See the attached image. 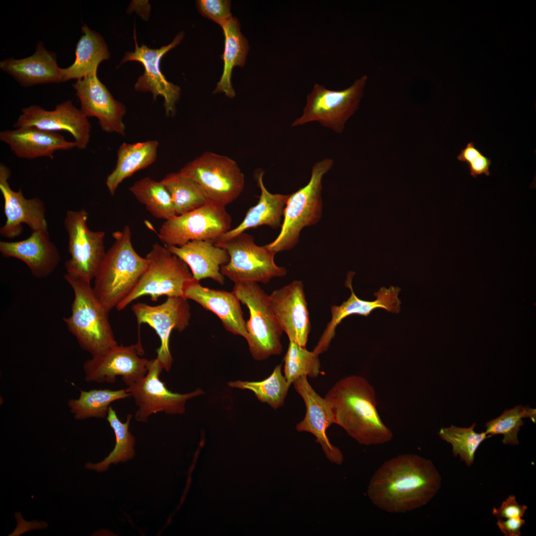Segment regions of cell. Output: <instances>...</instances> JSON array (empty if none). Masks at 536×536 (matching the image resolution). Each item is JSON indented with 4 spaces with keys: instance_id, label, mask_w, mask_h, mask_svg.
Listing matches in <instances>:
<instances>
[{
    "instance_id": "8",
    "label": "cell",
    "mask_w": 536,
    "mask_h": 536,
    "mask_svg": "<svg viewBox=\"0 0 536 536\" xmlns=\"http://www.w3.org/2000/svg\"><path fill=\"white\" fill-rule=\"evenodd\" d=\"M214 244L228 252L230 260L221 267L220 272L234 283L242 281L267 283L274 277L286 274V269L274 262L276 253L266 245H257L253 237L245 232Z\"/></svg>"
},
{
    "instance_id": "38",
    "label": "cell",
    "mask_w": 536,
    "mask_h": 536,
    "mask_svg": "<svg viewBox=\"0 0 536 536\" xmlns=\"http://www.w3.org/2000/svg\"><path fill=\"white\" fill-rule=\"evenodd\" d=\"M529 418L534 423L536 421V410L529 406L517 405L505 410L498 417L487 422L485 425V432L491 437L503 435L502 443L506 445L519 444L518 433L524 424L523 418Z\"/></svg>"
},
{
    "instance_id": "29",
    "label": "cell",
    "mask_w": 536,
    "mask_h": 536,
    "mask_svg": "<svg viewBox=\"0 0 536 536\" xmlns=\"http://www.w3.org/2000/svg\"><path fill=\"white\" fill-rule=\"evenodd\" d=\"M158 146L156 140L134 143L124 142L120 146L116 166L106 180L107 189L112 196L114 195L125 179L155 161Z\"/></svg>"
},
{
    "instance_id": "2",
    "label": "cell",
    "mask_w": 536,
    "mask_h": 536,
    "mask_svg": "<svg viewBox=\"0 0 536 536\" xmlns=\"http://www.w3.org/2000/svg\"><path fill=\"white\" fill-rule=\"evenodd\" d=\"M325 398L332 410L335 424L359 444H382L392 439L391 430L377 411L375 390L364 377L351 375L339 380Z\"/></svg>"
},
{
    "instance_id": "10",
    "label": "cell",
    "mask_w": 536,
    "mask_h": 536,
    "mask_svg": "<svg viewBox=\"0 0 536 536\" xmlns=\"http://www.w3.org/2000/svg\"><path fill=\"white\" fill-rule=\"evenodd\" d=\"M367 76L357 79L348 88L335 91L315 84L307 96L302 115L292 124L295 127L317 121L337 133L342 132L347 120L358 109Z\"/></svg>"
},
{
    "instance_id": "39",
    "label": "cell",
    "mask_w": 536,
    "mask_h": 536,
    "mask_svg": "<svg viewBox=\"0 0 536 536\" xmlns=\"http://www.w3.org/2000/svg\"><path fill=\"white\" fill-rule=\"evenodd\" d=\"M318 355L308 350L297 343L289 341L284 357V377L288 383L293 382L301 376L316 378L320 371Z\"/></svg>"
},
{
    "instance_id": "25",
    "label": "cell",
    "mask_w": 536,
    "mask_h": 536,
    "mask_svg": "<svg viewBox=\"0 0 536 536\" xmlns=\"http://www.w3.org/2000/svg\"><path fill=\"white\" fill-rule=\"evenodd\" d=\"M184 296L215 314L226 330L246 338V322L243 317L240 301L232 291L203 287L194 278L185 288Z\"/></svg>"
},
{
    "instance_id": "20",
    "label": "cell",
    "mask_w": 536,
    "mask_h": 536,
    "mask_svg": "<svg viewBox=\"0 0 536 536\" xmlns=\"http://www.w3.org/2000/svg\"><path fill=\"white\" fill-rule=\"evenodd\" d=\"M278 321L289 340L306 347L311 323L303 283L295 280L269 295Z\"/></svg>"
},
{
    "instance_id": "37",
    "label": "cell",
    "mask_w": 536,
    "mask_h": 536,
    "mask_svg": "<svg viewBox=\"0 0 536 536\" xmlns=\"http://www.w3.org/2000/svg\"><path fill=\"white\" fill-rule=\"evenodd\" d=\"M475 423L469 427H460L451 425L441 428L438 435L452 446L453 455L459 456L468 467L471 466L474 460L476 450L481 443L491 437L485 432L477 433L474 431Z\"/></svg>"
},
{
    "instance_id": "9",
    "label": "cell",
    "mask_w": 536,
    "mask_h": 536,
    "mask_svg": "<svg viewBox=\"0 0 536 536\" xmlns=\"http://www.w3.org/2000/svg\"><path fill=\"white\" fill-rule=\"evenodd\" d=\"M195 181L212 202L226 206L242 193L244 176L236 162L222 155L206 152L179 171Z\"/></svg>"
},
{
    "instance_id": "42",
    "label": "cell",
    "mask_w": 536,
    "mask_h": 536,
    "mask_svg": "<svg viewBox=\"0 0 536 536\" xmlns=\"http://www.w3.org/2000/svg\"><path fill=\"white\" fill-rule=\"evenodd\" d=\"M526 522L523 518L498 519L497 525L506 536H520L521 528Z\"/></svg>"
},
{
    "instance_id": "24",
    "label": "cell",
    "mask_w": 536,
    "mask_h": 536,
    "mask_svg": "<svg viewBox=\"0 0 536 536\" xmlns=\"http://www.w3.org/2000/svg\"><path fill=\"white\" fill-rule=\"evenodd\" d=\"M0 140L6 143L17 157L33 159L53 158L59 150H69L76 147L74 141L67 140L57 132L35 127L6 130L0 133Z\"/></svg>"
},
{
    "instance_id": "18",
    "label": "cell",
    "mask_w": 536,
    "mask_h": 536,
    "mask_svg": "<svg viewBox=\"0 0 536 536\" xmlns=\"http://www.w3.org/2000/svg\"><path fill=\"white\" fill-rule=\"evenodd\" d=\"M72 86L80 102V110L87 118H97L105 132L125 135L126 107L114 98L97 73L77 79Z\"/></svg>"
},
{
    "instance_id": "22",
    "label": "cell",
    "mask_w": 536,
    "mask_h": 536,
    "mask_svg": "<svg viewBox=\"0 0 536 536\" xmlns=\"http://www.w3.org/2000/svg\"><path fill=\"white\" fill-rule=\"evenodd\" d=\"M307 376L303 375L293 382L294 388L304 401L306 413L296 429L298 432H307L316 438L327 458L332 463L342 464L343 455L341 451L330 442L327 430L335 423L334 414L325 398L318 394L309 383Z\"/></svg>"
},
{
    "instance_id": "28",
    "label": "cell",
    "mask_w": 536,
    "mask_h": 536,
    "mask_svg": "<svg viewBox=\"0 0 536 536\" xmlns=\"http://www.w3.org/2000/svg\"><path fill=\"white\" fill-rule=\"evenodd\" d=\"M263 171L257 176L261 195L258 203L247 211L244 219L235 228L230 229L216 242L224 241L244 232L249 228L267 225L276 229L281 227V221L288 195L273 194L264 186Z\"/></svg>"
},
{
    "instance_id": "40",
    "label": "cell",
    "mask_w": 536,
    "mask_h": 536,
    "mask_svg": "<svg viewBox=\"0 0 536 536\" xmlns=\"http://www.w3.org/2000/svg\"><path fill=\"white\" fill-rule=\"evenodd\" d=\"M199 11L204 17L221 27L232 17L230 1L226 0H200L197 1Z\"/></svg>"
},
{
    "instance_id": "17",
    "label": "cell",
    "mask_w": 536,
    "mask_h": 536,
    "mask_svg": "<svg viewBox=\"0 0 536 536\" xmlns=\"http://www.w3.org/2000/svg\"><path fill=\"white\" fill-rule=\"evenodd\" d=\"M182 32L179 33L173 41L159 49H152L142 44L139 47L135 38L134 52H126L121 63L128 61H137L141 63L144 72L137 79L134 85L136 91L150 92L153 99L162 96L164 99V106L167 115H173L176 104L180 95V88L168 81L161 72L159 64L162 57L169 50L177 46L183 38Z\"/></svg>"
},
{
    "instance_id": "15",
    "label": "cell",
    "mask_w": 536,
    "mask_h": 536,
    "mask_svg": "<svg viewBox=\"0 0 536 536\" xmlns=\"http://www.w3.org/2000/svg\"><path fill=\"white\" fill-rule=\"evenodd\" d=\"M188 300L183 296H171L159 305L138 302L132 307L138 326L148 325L159 336L160 345L156 350V358L167 372L173 363L169 347L171 334L173 330L181 332L189 326L191 314Z\"/></svg>"
},
{
    "instance_id": "33",
    "label": "cell",
    "mask_w": 536,
    "mask_h": 536,
    "mask_svg": "<svg viewBox=\"0 0 536 536\" xmlns=\"http://www.w3.org/2000/svg\"><path fill=\"white\" fill-rule=\"evenodd\" d=\"M129 190L155 217L166 220L177 215L171 196L161 181L145 177L135 182Z\"/></svg>"
},
{
    "instance_id": "5",
    "label": "cell",
    "mask_w": 536,
    "mask_h": 536,
    "mask_svg": "<svg viewBox=\"0 0 536 536\" xmlns=\"http://www.w3.org/2000/svg\"><path fill=\"white\" fill-rule=\"evenodd\" d=\"M333 164L330 159L317 162L308 183L288 195L280 232L275 240L266 245L269 250L276 253L291 249L298 243L303 228L319 222L323 207L322 179Z\"/></svg>"
},
{
    "instance_id": "31",
    "label": "cell",
    "mask_w": 536,
    "mask_h": 536,
    "mask_svg": "<svg viewBox=\"0 0 536 536\" xmlns=\"http://www.w3.org/2000/svg\"><path fill=\"white\" fill-rule=\"evenodd\" d=\"M221 27L225 37L222 56L224 67L214 93L222 92L232 98L235 95L231 81L233 68L235 66H244L249 47L247 39L241 33L239 22L236 17H232Z\"/></svg>"
},
{
    "instance_id": "19",
    "label": "cell",
    "mask_w": 536,
    "mask_h": 536,
    "mask_svg": "<svg viewBox=\"0 0 536 536\" xmlns=\"http://www.w3.org/2000/svg\"><path fill=\"white\" fill-rule=\"evenodd\" d=\"M10 175V169L0 163V191L6 217L4 225L0 228V235L6 238H14L22 233V224H27L32 231L48 230L46 207L43 201L38 198L27 199L21 189L12 190L8 182Z\"/></svg>"
},
{
    "instance_id": "30",
    "label": "cell",
    "mask_w": 536,
    "mask_h": 536,
    "mask_svg": "<svg viewBox=\"0 0 536 536\" xmlns=\"http://www.w3.org/2000/svg\"><path fill=\"white\" fill-rule=\"evenodd\" d=\"M81 32L82 35L76 46L74 62L69 67L61 69L63 82L97 73L99 64L109 58L108 47L99 33L86 24L81 27Z\"/></svg>"
},
{
    "instance_id": "23",
    "label": "cell",
    "mask_w": 536,
    "mask_h": 536,
    "mask_svg": "<svg viewBox=\"0 0 536 536\" xmlns=\"http://www.w3.org/2000/svg\"><path fill=\"white\" fill-rule=\"evenodd\" d=\"M0 252L5 258L23 262L35 277L48 276L56 269L61 256L51 241L48 230L32 231L27 239L14 242H0Z\"/></svg>"
},
{
    "instance_id": "13",
    "label": "cell",
    "mask_w": 536,
    "mask_h": 536,
    "mask_svg": "<svg viewBox=\"0 0 536 536\" xmlns=\"http://www.w3.org/2000/svg\"><path fill=\"white\" fill-rule=\"evenodd\" d=\"M163 370L156 358L149 360L145 376L125 389L138 407L134 414L137 421L145 422L150 415L160 412L167 414H183L187 401L204 394L200 388L186 394L171 391L160 379Z\"/></svg>"
},
{
    "instance_id": "1",
    "label": "cell",
    "mask_w": 536,
    "mask_h": 536,
    "mask_svg": "<svg viewBox=\"0 0 536 536\" xmlns=\"http://www.w3.org/2000/svg\"><path fill=\"white\" fill-rule=\"evenodd\" d=\"M441 485V476L430 460L405 454L389 459L376 470L367 495L382 510L405 513L426 505Z\"/></svg>"
},
{
    "instance_id": "32",
    "label": "cell",
    "mask_w": 536,
    "mask_h": 536,
    "mask_svg": "<svg viewBox=\"0 0 536 536\" xmlns=\"http://www.w3.org/2000/svg\"><path fill=\"white\" fill-rule=\"evenodd\" d=\"M130 397L126 389L80 390L77 399H70L67 405L74 418L84 420L90 418H106L112 402Z\"/></svg>"
},
{
    "instance_id": "12",
    "label": "cell",
    "mask_w": 536,
    "mask_h": 536,
    "mask_svg": "<svg viewBox=\"0 0 536 536\" xmlns=\"http://www.w3.org/2000/svg\"><path fill=\"white\" fill-rule=\"evenodd\" d=\"M88 216L84 208L66 212L64 226L68 236L70 258L66 262L65 268L67 272L91 283L106 254L105 233L90 230L87 223Z\"/></svg>"
},
{
    "instance_id": "11",
    "label": "cell",
    "mask_w": 536,
    "mask_h": 536,
    "mask_svg": "<svg viewBox=\"0 0 536 536\" xmlns=\"http://www.w3.org/2000/svg\"><path fill=\"white\" fill-rule=\"evenodd\" d=\"M231 217L225 206L209 201L189 212L166 220L158 236L165 246H181L193 240L214 243L230 230Z\"/></svg>"
},
{
    "instance_id": "26",
    "label": "cell",
    "mask_w": 536,
    "mask_h": 536,
    "mask_svg": "<svg viewBox=\"0 0 536 536\" xmlns=\"http://www.w3.org/2000/svg\"><path fill=\"white\" fill-rule=\"evenodd\" d=\"M165 247L190 267L197 280L208 278L220 284H224V276L220 272V268L229 262L230 257L225 250L216 246L213 241L193 240L181 246Z\"/></svg>"
},
{
    "instance_id": "41",
    "label": "cell",
    "mask_w": 536,
    "mask_h": 536,
    "mask_svg": "<svg viewBox=\"0 0 536 536\" xmlns=\"http://www.w3.org/2000/svg\"><path fill=\"white\" fill-rule=\"evenodd\" d=\"M526 505L518 504L513 495H509L499 508H493L492 514L497 519L523 518L527 510Z\"/></svg>"
},
{
    "instance_id": "6",
    "label": "cell",
    "mask_w": 536,
    "mask_h": 536,
    "mask_svg": "<svg viewBox=\"0 0 536 536\" xmlns=\"http://www.w3.org/2000/svg\"><path fill=\"white\" fill-rule=\"evenodd\" d=\"M232 292L249 311L245 339L253 358L262 361L280 355L283 350L281 337L283 331L271 307L269 295L257 282L253 281L234 283Z\"/></svg>"
},
{
    "instance_id": "7",
    "label": "cell",
    "mask_w": 536,
    "mask_h": 536,
    "mask_svg": "<svg viewBox=\"0 0 536 536\" xmlns=\"http://www.w3.org/2000/svg\"><path fill=\"white\" fill-rule=\"evenodd\" d=\"M145 258L147 268L133 290L116 307L118 311L143 296H149L153 301L164 295L184 297L185 288L194 279L188 265L158 243L152 246Z\"/></svg>"
},
{
    "instance_id": "4",
    "label": "cell",
    "mask_w": 536,
    "mask_h": 536,
    "mask_svg": "<svg viewBox=\"0 0 536 536\" xmlns=\"http://www.w3.org/2000/svg\"><path fill=\"white\" fill-rule=\"evenodd\" d=\"M64 278L74 293L71 314L63 318L79 346L91 356L118 344L109 313L96 298L93 287L79 276L67 272Z\"/></svg>"
},
{
    "instance_id": "36",
    "label": "cell",
    "mask_w": 536,
    "mask_h": 536,
    "mask_svg": "<svg viewBox=\"0 0 536 536\" xmlns=\"http://www.w3.org/2000/svg\"><path fill=\"white\" fill-rule=\"evenodd\" d=\"M281 367V363L277 365L270 375L262 381L237 380L228 382V385L231 388L251 391L260 402L277 409L283 405L291 385L282 374Z\"/></svg>"
},
{
    "instance_id": "3",
    "label": "cell",
    "mask_w": 536,
    "mask_h": 536,
    "mask_svg": "<svg viewBox=\"0 0 536 536\" xmlns=\"http://www.w3.org/2000/svg\"><path fill=\"white\" fill-rule=\"evenodd\" d=\"M115 240L106 252L94 277V293L109 312L125 299L137 285L148 266L132 243V232L126 225L112 233Z\"/></svg>"
},
{
    "instance_id": "34",
    "label": "cell",
    "mask_w": 536,
    "mask_h": 536,
    "mask_svg": "<svg viewBox=\"0 0 536 536\" xmlns=\"http://www.w3.org/2000/svg\"><path fill=\"white\" fill-rule=\"evenodd\" d=\"M132 418L133 415L128 414L126 421L122 422L117 416L116 411L110 406L106 419L115 433V447L102 462L97 464L87 463L85 465L87 469L98 472L105 471L111 464L125 463L134 457L135 438L129 430Z\"/></svg>"
},
{
    "instance_id": "16",
    "label": "cell",
    "mask_w": 536,
    "mask_h": 536,
    "mask_svg": "<svg viewBox=\"0 0 536 536\" xmlns=\"http://www.w3.org/2000/svg\"><path fill=\"white\" fill-rule=\"evenodd\" d=\"M13 126L15 129L35 127L54 132H67L80 150L86 149L90 140L91 124L88 118L70 100L57 105L53 110L38 105L23 108Z\"/></svg>"
},
{
    "instance_id": "44",
    "label": "cell",
    "mask_w": 536,
    "mask_h": 536,
    "mask_svg": "<svg viewBox=\"0 0 536 536\" xmlns=\"http://www.w3.org/2000/svg\"><path fill=\"white\" fill-rule=\"evenodd\" d=\"M481 152L475 146L472 142H469L466 147L461 150L457 159L461 162L468 163L473 157L479 155Z\"/></svg>"
},
{
    "instance_id": "43",
    "label": "cell",
    "mask_w": 536,
    "mask_h": 536,
    "mask_svg": "<svg viewBox=\"0 0 536 536\" xmlns=\"http://www.w3.org/2000/svg\"><path fill=\"white\" fill-rule=\"evenodd\" d=\"M467 164L470 174L473 178L483 174L486 176L490 175L489 167L491 164V159L484 156L482 153L472 158Z\"/></svg>"
},
{
    "instance_id": "14",
    "label": "cell",
    "mask_w": 536,
    "mask_h": 536,
    "mask_svg": "<svg viewBox=\"0 0 536 536\" xmlns=\"http://www.w3.org/2000/svg\"><path fill=\"white\" fill-rule=\"evenodd\" d=\"M139 333L134 344H117L91 356L83 364L85 381L113 384L120 376L128 386L145 376L149 360L142 357L144 351Z\"/></svg>"
},
{
    "instance_id": "27",
    "label": "cell",
    "mask_w": 536,
    "mask_h": 536,
    "mask_svg": "<svg viewBox=\"0 0 536 536\" xmlns=\"http://www.w3.org/2000/svg\"><path fill=\"white\" fill-rule=\"evenodd\" d=\"M0 68L24 87L63 82L56 55L48 51L41 42L37 43L35 52L31 56L5 59L0 62Z\"/></svg>"
},
{
    "instance_id": "35",
    "label": "cell",
    "mask_w": 536,
    "mask_h": 536,
    "mask_svg": "<svg viewBox=\"0 0 536 536\" xmlns=\"http://www.w3.org/2000/svg\"><path fill=\"white\" fill-rule=\"evenodd\" d=\"M169 193L177 215L195 209L210 201L198 184L180 172L162 180Z\"/></svg>"
},
{
    "instance_id": "21",
    "label": "cell",
    "mask_w": 536,
    "mask_h": 536,
    "mask_svg": "<svg viewBox=\"0 0 536 536\" xmlns=\"http://www.w3.org/2000/svg\"><path fill=\"white\" fill-rule=\"evenodd\" d=\"M353 274L351 272L348 273L345 281V286L351 291L349 297L341 305H333L331 307V320L313 351L318 355L328 349L335 337L336 328L346 317L352 315L367 317L373 311L378 308L396 314L401 311L402 303L398 297L401 288L394 286H391L388 288L382 287L374 293L376 297L375 300H362L355 295L353 290L351 282Z\"/></svg>"
}]
</instances>
